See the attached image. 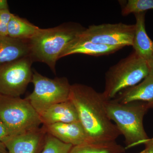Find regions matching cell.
<instances>
[{
    "label": "cell",
    "mask_w": 153,
    "mask_h": 153,
    "mask_svg": "<svg viewBox=\"0 0 153 153\" xmlns=\"http://www.w3.org/2000/svg\"><path fill=\"white\" fill-rule=\"evenodd\" d=\"M147 140L149 141L153 142V137L151 139H148V140Z\"/></svg>",
    "instance_id": "obj_27"
},
{
    "label": "cell",
    "mask_w": 153,
    "mask_h": 153,
    "mask_svg": "<svg viewBox=\"0 0 153 153\" xmlns=\"http://www.w3.org/2000/svg\"><path fill=\"white\" fill-rule=\"evenodd\" d=\"M79 24L64 23L55 27L40 29L30 40L33 62L45 63L55 73V65L69 44L85 30Z\"/></svg>",
    "instance_id": "obj_2"
},
{
    "label": "cell",
    "mask_w": 153,
    "mask_h": 153,
    "mask_svg": "<svg viewBox=\"0 0 153 153\" xmlns=\"http://www.w3.org/2000/svg\"><path fill=\"white\" fill-rule=\"evenodd\" d=\"M105 105L108 117L124 137L126 149L142 144L149 139L143 124L144 117L150 108L147 103L141 101L121 103L112 99L105 100Z\"/></svg>",
    "instance_id": "obj_3"
},
{
    "label": "cell",
    "mask_w": 153,
    "mask_h": 153,
    "mask_svg": "<svg viewBox=\"0 0 153 153\" xmlns=\"http://www.w3.org/2000/svg\"><path fill=\"white\" fill-rule=\"evenodd\" d=\"M40 29L27 19L13 14L8 27V36L20 40H30Z\"/></svg>",
    "instance_id": "obj_16"
},
{
    "label": "cell",
    "mask_w": 153,
    "mask_h": 153,
    "mask_svg": "<svg viewBox=\"0 0 153 153\" xmlns=\"http://www.w3.org/2000/svg\"><path fill=\"white\" fill-rule=\"evenodd\" d=\"M13 14L9 9L0 10V36H8V27Z\"/></svg>",
    "instance_id": "obj_20"
},
{
    "label": "cell",
    "mask_w": 153,
    "mask_h": 153,
    "mask_svg": "<svg viewBox=\"0 0 153 153\" xmlns=\"http://www.w3.org/2000/svg\"><path fill=\"white\" fill-rule=\"evenodd\" d=\"M73 146L47 133L44 146L40 153H68Z\"/></svg>",
    "instance_id": "obj_19"
},
{
    "label": "cell",
    "mask_w": 153,
    "mask_h": 153,
    "mask_svg": "<svg viewBox=\"0 0 153 153\" xmlns=\"http://www.w3.org/2000/svg\"><path fill=\"white\" fill-rule=\"evenodd\" d=\"M40 116L43 126L79 121L76 108L69 100L50 106Z\"/></svg>",
    "instance_id": "obj_12"
},
{
    "label": "cell",
    "mask_w": 153,
    "mask_h": 153,
    "mask_svg": "<svg viewBox=\"0 0 153 153\" xmlns=\"http://www.w3.org/2000/svg\"><path fill=\"white\" fill-rule=\"evenodd\" d=\"M33 61L27 57L0 67V94L20 97L32 82Z\"/></svg>",
    "instance_id": "obj_7"
},
{
    "label": "cell",
    "mask_w": 153,
    "mask_h": 153,
    "mask_svg": "<svg viewBox=\"0 0 153 153\" xmlns=\"http://www.w3.org/2000/svg\"><path fill=\"white\" fill-rule=\"evenodd\" d=\"M69 100L92 143L114 141L121 135L108 116L102 93L90 86L75 83L71 85Z\"/></svg>",
    "instance_id": "obj_1"
},
{
    "label": "cell",
    "mask_w": 153,
    "mask_h": 153,
    "mask_svg": "<svg viewBox=\"0 0 153 153\" xmlns=\"http://www.w3.org/2000/svg\"><path fill=\"white\" fill-rule=\"evenodd\" d=\"M139 153H147V152L146 150L145 149L144 150L141 152H140Z\"/></svg>",
    "instance_id": "obj_26"
},
{
    "label": "cell",
    "mask_w": 153,
    "mask_h": 153,
    "mask_svg": "<svg viewBox=\"0 0 153 153\" xmlns=\"http://www.w3.org/2000/svg\"><path fill=\"white\" fill-rule=\"evenodd\" d=\"M0 153H9L4 143L0 141Z\"/></svg>",
    "instance_id": "obj_25"
},
{
    "label": "cell",
    "mask_w": 153,
    "mask_h": 153,
    "mask_svg": "<svg viewBox=\"0 0 153 153\" xmlns=\"http://www.w3.org/2000/svg\"><path fill=\"white\" fill-rule=\"evenodd\" d=\"M145 14L146 13L134 14L135 30L132 47L137 55L148 62L153 55V41L146 31Z\"/></svg>",
    "instance_id": "obj_15"
},
{
    "label": "cell",
    "mask_w": 153,
    "mask_h": 153,
    "mask_svg": "<svg viewBox=\"0 0 153 153\" xmlns=\"http://www.w3.org/2000/svg\"><path fill=\"white\" fill-rule=\"evenodd\" d=\"M153 10V0H128L122 9V15L145 13L148 10Z\"/></svg>",
    "instance_id": "obj_18"
},
{
    "label": "cell",
    "mask_w": 153,
    "mask_h": 153,
    "mask_svg": "<svg viewBox=\"0 0 153 153\" xmlns=\"http://www.w3.org/2000/svg\"><path fill=\"white\" fill-rule=\"evenodd\" d=\"M113 99L121 103L143 102L153 108V76L149 74L139 84L122 91Z\"/></svg>",
    "instance_id": "obj_13"
},
{
    "label": "cell",
    "mask_w": 153,
    "mask_h": 153,
    "mask_svg": "<svg viewBox=\"0 0 153 153\" xmlns=\"http://www.w3.org/2000/svg\"><path fill=\"white\" fill-rule=\"evenodd\" d=\"M7 9H9L7 1V0H0V10Z\"/></svg>",
    "instance_id": "obj_23"
},
{
    "label": "cell",
    "mask_w": 153,
    "mask_h": 153,
    "mask_svg": "<svg viewBox=\"0 0 153 153\" xmlns=\"http://www.w3.org/2000/svg\"><path fill=\"white\" fill-rule=\"evenodd\" d=\"M9 136H10L0 116V141L4 142V141Z\"/></svg>",
    "instance_id": "obj_21"
},
{
    "label": "cell",
    "mask_w": 153,
    "mask_h": 153,
    "mask_svg": "<svg viewBox=\"0 0 153 153\" xmlns=\"http://www.w3.org/2000/svg\"><path fill=\"white\" fill-rule=\"evenodd\" d=\"M0 116L10 136L37 129L42 124L32 105L20 97L0 94Z\"/></svg>",
    "instance_id": "obj_5"
},
{
    "label": "cell",
    "mask_w": 153,
    "mask_h": 153,
    "mask_svg": "<svg viewBox=\"0 0 153 153\" xmlns=\"http://www.w3.org/2000/svg\"><path fill=\"white\" fill-rule=\"evenodd\" d=\"M30 40L0 36V67L13 61L30 57Z\"/></svg>",
    "instance_id": "obj_11"
},
{
    "label": "cell",
    "mask_w": 153,
    "mask_h": 153,
    "mask_svg": "<svg viewBox=\"0 0 153 153\" xmlns=\"http://www.w3.org/2000/svg\"><path fill=\"white\" fill-rule=\"evenodd\" d=\"M125 150V148L114 141L74 146L68 153H124Z\"/></svg>",
    "instance_id": "obj_17"
},
{
    "label": "cell",
    "mask_w": 153,
    "mask_h": 153,
    "mask_svg": "<svg viewBox=\"0 0 153 153\" xmlns=\"http://www.w3.org/2000/svg\"><path fill=\"white\" fill-rule=\"evenodd\" d=\"M149 74L147 61L132 52L105 74L104 90L102 93L104 99H113L121 91L137 85Z\"/></svg>",
    "instance_id": "obj_4"
},
{
    "label": "cell",
    "mask_w": 153,
    "mask_h": 153,
    "mask_svg": "<svg viewBox=\"0 0 153 153\" xmlns=\"http://www.w3.org/2000/svg\"><path fill=\"white\" fill-rule=\"evenodd\" d=\"M79 36L69 44L64 50L61 58L73 54H85L94 56L109 55L123 48L97 44L79 38Z\"/></svg>",
    "instance_id": "obj_14"
},
{
    "label": "cell",
    "mask_w": 153,
    "mask_h": 153,
    "mask_svg": "<svg viewBox=\"0 0 153 153\" xmlns=\"http://www.w3.org/2000/svg\"><path fill=\"white\" fill-rule=\"evenodd\" d=\"M32 82L34 90L25 98L39 115L50 106L69 100L71 85L66 77L50 79L35 71Z\"/></svg>",
    "instance_id": "obj_6"
},
{
    "label": "cell",
    "mask_w": 153,
    "mask_h": 153,
    "mask_svg": "<svg viewBox=\"0 0 153 153\" xmlns=\"http://www.w3.org/2000/svg\"><path fill=\"white\" fill-rule=\"evenodd\" d=\"M148 63L149 70V74L153 76V55L148 61Z\"/></svg>",
    "instance_id": "obj_24"
},
{
    "label": "cell",
    "mask_w": 153,
    "mask_h": 153,
    "mask_svg": "<svg viewBox=\"0 0 153 153\" xmlns=\"http://www.w3.org/2000/svg\"><path fill=\"white\" fill-rule=\"evenodd\" d=\"M43 126L47 134L73 146L93 143L79 121Z\"/></svg>",
    "instance_id": "obj_10"
},
{
    "label": "cell",
    "mask_w": 153,
    "mask_h": 153,
    "mask_svg": "<svg viewBox=\"0 0 153 153\" xmlns=\"http://www.w3.org/2000/svg\"><path fill=\"white\" fill-rule=\"evenodd\" d=\"M135 25L123 23L106 24L89 26L79 35L84 40L114 47L132 46Z\"/></svg>",
    "instance_id": "obj_8"
},
{
    "label": "cell",
    "mask_w": 153,
    "mask_h": 153,
    "mask_svg": "<svg viewBox=\"0 0 153 153\" xmlns=\"http://www.w3.org/2000/svg\"><path fill=\"white\" fill-rule=\"evenodd\" d=\"M143 144H144L146 146L145 149L146 150L147 153H153V142L146 140Z\"/></svg>",
    "instance_id": "obj_22"
},
{
    "label": "cell",
    "mask_w": 153,
    "mask_h": 153,
    "mask_svg": "<svg viewBox=\"0 0 153 153\" xmlns=\"http://www.w3.org/2000/svg\"><path fill=\"white\" fill-rule=\"evenodd\" d=\"M47 134L43 126L26 133L9 136L3 143L9 153H40Z\"/></svg>",
    "instance_id": "obj_9"
}]
</instances>
